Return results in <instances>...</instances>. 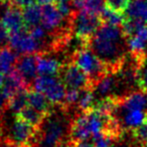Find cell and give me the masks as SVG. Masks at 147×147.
<instances>
[{"instance_id": "obj_29", "label": "cell", "mask_w": 147, "mask_h": 147, "mask_svg": "<svg viewBox=\"0 0 147 147\" xmlns=\"http://www.w3.org/2000/svg\"><path fill=\"white\" fill-rule=\"evenodd\" d=\"M28 31L33 38H35L37 41H39V42H41V43H43V39L47 37V32H49L41 24L30 27V28H28Z\"/></svg>"}, {"instance_id": "obj_23", "label": "cell", "mask_w": 147, "mask_h": 147, "mask_svg": "<svg viewBox=\"0 0 147 147\" xmlns=\"http://www.w3.org/2000/svg\"><path fill=\"white\" fill-rule=\"evenodd\" d=\"M100 17L102 19V22L105 24L116 25V26H121L125 19V14L111 9L110 7L104 5L102 11L100 13Z\"/></svg>"}, {"instance_id": "obj_15", "label": "cell", "mask_w": 147, "mask_h": 147, "mask_svg": "<svg viewBox=\"0 0 147 147\" xmlns=\"http://www.w3.org/2000/svg\"><path fill=\"white\" fill-rule=\"evenodd\" d=\"M120 118H117L124 130L131 131L141 125L147 119V112L142 110H133L122 113Z\"/></svg>"}, {"instance_id": "obj_24", "label": "cell", "mask_w": 147, "mask_h": 147, "mask_svg": "<svg viewBox=\"0 0 147 147\" xmlns=\"http://www.w3.org/2000/svg\"><path fill=\"white\" fill-rule=\"evenodd\" d=\"M96 100L97 99H96V95L94 93V90H92V89L82 90L81 97L79 99L77 107L80 110V112H86V111H89L94 108Z\"/></svg>"}, {"instance_id": "obj_33", "label": "cell", "mask_w": 147, "mask_h": 147, "mask_svg": "<svg viewBox=\"0 0 147 147\" xmlns=\"http://www.w3.org/2000/svg\"><path fill=\"white\" fill-rule=\"evenodd\" d=\"M7 98L5 97L2 89L0 88V115L2 114L5 110L7 109Z\"/></svg>"}, {"instance_id": "obj_38", "label": "cell", "mask_w": 147, "mask_h": 147, "mask_svg": "<svg viewBox=\"0 0 147 147\" xmlns=\"http://www.w3.org/2000/svg\"><path fill=\"white\" fill-rule=\"evenodd\" d=\"M4 80H5V76L3 75V74L0 73V88H2L3 83H4Z\"/></svg>"}, {"instance_id": "obj_20", "label": "cell", "mask_w": 147, "mask_h": 147, "mask_svg": "<svg viewBox=\"0 0 147 147\" xmlns=\"http://www.w3.org/2000/svg\"><path fill=\"white\" fill-rule=\"evenodd\" d=\"M22 14L27 28L36 26L41 23V8L35 2L26 5L22 8Z\"/></svg>"}, {"instance_id": "obj_19", "label": "cell", "mask_w": 147, "mask_h": 147, "mask_svg": "<svg viewBox=\"0 0 147 147\" xmlns=\"http://www.w3.org/2000/svg\"><path fill=\"white\" fill-rule=\"evenodd\" d=\"M15 115L37 129L41 126L45 117H47V114H43V113L35 110L34 108L28 106V105L25 108H23L20 112H18Z\"/></svg>"}, {"instance_id": "obj_41", "label": "cell", "mask_w": 147, "mask_h": 147, "mask_svg": "<svg viewBox=\"0 0 147 147\" xmlns=\"http://www.w3.org/2000/svg\"><path fill=\"white\" fill-rule=\"evenodd\" d=\"M85 2H86V0H85Z\"/></svg>"}, {"instance_id": "obj_6", "label": "cell", "mask_w": 147, "mask_h": 147, "mask_svg": "<svg viewBox=\"0 0 147 147\" xmlns=\"http://www.w3.org/2000/svg\"><path fill=\"white\" fill-rule=\"evenodd\" d=\"M61 74V79L67 89H78V90L92 89L94 90V86L91 83L89 77L87 76V74L83 69H81L76 63L71 61L65 63Z\"/></svg>"}, {"instance_id": "obj_27", "label": "cell", "mask_w": 147, "mask_h": 147, "mask_svg": "<svg viewBox=\"0 0 147 147\" xmlns=\"http://www.w3.org/2000/svg\"><path fill=\"white\" fill-rule=\"evenodd\" d=\"M82 90L78 89H67V93L65 96V101H63V107L65 109H69L71 107L76 106L79 102V99L81 97Z\"/></svg>"}, {"instance_id": "obj_22", "label": "cell", "mask_w": 147, "mask_h": 147, "mask_svg": "<svg viewBox=\"0 0 147 147\" xmlns=\"http://www.w3.org/2000/svg\"><path fill=\"white\" fill-rule=\"evenodd\" d=\"M28 105V90L19 91L7 101V109L13 111L15 114L20 112Z\"/></svg>"}, {"instance_id": "obj_13", "label": "cell", "mask_w": 147, "mask_h": 147, "mask_svg": "<svg viewBox=\"0 0 147 147\" xmlns=\"http://www.w3.org/2000/svg\"><path fill=\"white\" fill-rule=\"evenodd\" d=\"M1 89H2L5 97L8 100L10 97L18 93L19 91L29 90L31 88L25 82V80L20 75V73L14 67L12 71H9L7 75H5V80Z\"/></svg>"}, {"instance_id": "obj_18", "label": "cell", "mask_w": 147, "mask_h": 147, "mask_svg": "<svg viewBox=\"0 0 147 147\" xmlns=\"http://www.w3.org/2000/svg\"><path fill=\"white\" fill-rule=\"evenodd\" d=\"M14 51L9 45L0 47V73L3 75H7L15 67L18 57Z\"/></svg>"}, {"instance_id": "obj_21", "label": "cell", "mask_w": 147, "mask_h": 147, "mask_svg": "<svg viewBox=\"0 0 147 147\" xmlns=\"http://www.w3.org/2000/svg\"><path fill=\"white\" fill-rule=\"evenodd\" d=\"M125 16L139 19L147 23V0H131Z\"/></svg>"}, {"instance_id": "obj_4", "label": "cell", "mask_w": 147, "mask_h": 147, "mask_svg": "<svg viewBox=\"0 0 147 147\" xmlns=\"http://www.w3.org/2000/svg\"><path fill=\"white\" fill-rule=\"evenodd\" d=\"M69 21L73 33L80 40L82 45H89L95 33L103 24L100 15L86 9L75 10Z\"/></svg>"}, {"instance_id": "obj_39", "label": "cell", "mask_w": 147, "mask_h": 147, "mask_svg": "<svg viewBox=\"0 0 147 147\" xmlns=\"http://www.w3.org/2000/svg\"><path fill=\"white\" fill-rule=\"evenodd\" d=\"M61 147H73V146H71V145L69 144V142H67V143H65V145H63V146H61Z\"/></svg>"}, {"instance_id": "obj_8", "label": "cell", "mask_w": 147, "mask_h": 147, "mask_svg": "<svg viewBox=\"0 0 147 147\" xmlns=\"http://www.w3.org/2000/svg\"><path fill=\"white\" fill-rule=\"evenodd\" d=\"M8 45L11 49L21 55H30V53H40L42 43L33 38L29 33L28 29H25L10 34Z\"/></svg>"}, {"instance_id": "obj_3", "label": "cell", "mask_w": 147, "mask_h": 147, "mask_svg": "<svg viewBox=\"0 0 147 147\" xmlns=\"http://www.w3.org/2000/svg\"><path fill=\"white\" fill-rule=\"evenodd\" d=\"M71 61L76 63L87 74L94 89L97 83L109 74L107 65L88 45H81L80 49L74 51L71 57Z\"/></svg>"}, {"instance_id": "obj_32", "label": "cell", "mask_w": 147, "mask_h": 147, "mask_svg": "<svg viewBox=\"0 0 147 147\" xmlns=\"http://www.w3.org/2000/svg\"><path fill=\"white\" fill-rule=\"evenodd\" d=\"M9 36H10V33L9 31L3 26L2 23H0V43L5 42V41H8Z\"/></svg>"}, {"instance_id": "obj_16", "label": "cell", "mask_w": 147, "mask_h": 147, "mask_svg": "<svg viewBox=\"0 0 147 147\" xmlns=\"http://www.w3.org/2000/svg\"><path fill=\"white\" fill-rule=\"evenodd\" d=\"M28 106L47 115L53 111V107L55 105L51 104V101L43 94L31 88L28 90Z\"/></svg>"}, {"instance_id": "obj_2", "label": "cell", "mask_w": 147, "mask_h": 147, "mask_svg": "<svg viewBox=\"0 0 147 147\" xmlns=\"http://www.w3.org/2000/svg\"><path fill=\"white\" fill-rule=\"evenodd\" d=\"M67 109L59 106V111H51L37 129L33 147H61L69 141L71 123L67 124Z\"/></svg>"}, {"instance_id": "obj_36", "label": "cell", "mask_w": 147, "mask_h": 147, "mask_svg": "<svg viewBox=\"0 0 147 147\" xmlns=\"http://www.w3.org/2000/svg\"><path fill=\"white\" fill-rule=\"evenodd\" d=\"M35 3H37L38 5L41 6H45V5H49V4H55L57 2V0H34Z\"/></svg>"}, {"instance_id": "obj_14", "label": "cell", "mask_w": 147, "mask_h": 147, "mask_svg": "<svg viewBox=\"0 0 147 147\" xmlns=\"http://www.w3.org/2000/svg\"><path fill=\"white\" fill-rule=\"evenodd\" d=\"M63 65L49 57L47 53H37V74L39 76H59Z\"/></svg>"}, {"instance_id": "obj_7", "label": "cell", "mask_w": 147, "mask_h": 147, "mask_svg": "<svg viewBox=\"0 0 147 147\" xmlns=\"http://www.w3.org/2000/svg\"><path fill=\"white\" fill-rule=\"evenodd\" d=\"M36 132L37 128L31 126L15 115L9 130V135L6 138L10 139L18 145H31L33 147Z\"/></svg>"}, {"instance_id": "obj_9", "label": "cell", "mask_w": 147, "mask_h": 147, "mask_svg": "<svg viewBox=\"0 0 147 147\" xmlns=\"http://www.w3.org/2000/svg\"><path fill=\"white\" fill-rule=\"evenodd\" d=\"M41 23L40 24L47 29L49 32H55V34L65 31H71V29H61V25L63 24V19L65 18L59 9L57 8V4L45 5L41 8Z\"/></svg>"}, {"instance_id": "obj_30", "label": "cell", "mask_w": 147, "mask_h": 147, "mask_svg": "<svg viewBox=\"0 0 147 147\" xmlns=\"http://www.w3.org/2000/svg\"><path fill=\"white\" fill-rule=\"evenodd\" d=\"M137 85L140 90L147 92V67L142 65L137 71Z\"/></svg>"}, {"instance_id": "obj_35", "label": "cell", "mask_w": 147, "mask_h": 147, "mask_svg": "<svg viewBox=\"0 0 147 147\" xmlns=\"http://www.w3.org/2000/svg\"><path fill=\"white\" fill-rule=\"evenodd\" d=\"M111 147H133V145L131 144V143H129V142H124V141H121V139H120V140H118L117 142H115Z\"/></svg>"}, {"instance_id": "obj_11", "label": "cell", "mask_w": 147, "mask_h": 147, "mask_svg": "<svg viewBox=\"0 0 147 147\" xmlns=\"http://www.w3.org/2000/svg\"><path fill=\"white\" fill-rule=\"evenodd\" d=\"M0 23H2L10 34L28 29L24 22L22 8L12 4L8 5L2 17L0 18Z\"/></svg>"}, {"instance_id": "obj_1", "label": "cell", "mask_w": 147, "mask_h": 147, "mask_svg": "<svg viewBox=\"0 0 147 147\" xmlns=\"http://www.w3.org/2000/svg\"><path fill=\"white\" fill-rule=\"evenodd\" d=\"M88 47L107 65L109 73L118 74L123 69L128 45L121 26L103 23Z\"/></svg>"}, {"instance_id": "obj_40", "label": "cell", "mask_w": 147, "mask_h": 147, "mask_svg": "<svg viewBox=\"0 0 147 147\" xmlns=\"http://www.w3.org/2000/svg\"><path fill=\"white\" fill-rule=\"evenodd\" d=\"M57 1H63V2H71V0H57Z\"/></svg>"}, {"instance_id": "obj_25", "label": "cell", "mask_w": 147, "mask_h": 147, "mask_svg": "<svg viewBox=\"0 0 147 147\" xmlns=\"http://www.w3.org/2000/svg\"><path fill=\"white\" fill-rule=\"evenodd\" d=\"M145 25H147V23L144 22V21L135 18H129V17L125 16L124 21L121 25V28H122L125 36L129 38L132 35H134L138 30H140L142 27H144Z\"/></svg>"}, {"instance_id": "obj_12", "label": "cell", "mask_w": 147, "mask_h": 147, "mask_svg": "<svg viewBox=\"0 0 147 147\" xmlns=\"http://www.w3.org/2000/svg\"><path fill=\"white\" fill-rule=\"evenodd\" d=\"M15 69L20 73L28 86L32 88V84L36 79L35 76L37 74V53L22 55L19 57Z\"/></svg>"}, {"instance_id": "obj_26", "label": "cell", "mask_w": 147, "mask_h": 147, "mask_svg": "<svg viewBox=\"0 0 147 147\" xmlns=\"http://www.w3.org/2000/svg\"><path fill=\"white\" fill-rule=\"evenodd\" d=\"M130 132L133 139L137 143L142 145L143 147H147V119L142 124L131 130Z\"/></svg>"}, {"instance_id": "obj_37", "label": "cell", "mask_w": 147, "mask_h": 147, "mask_svg": "<svg viewBox=\"0 0 147 147\" xmlns=\"http://www.w3.org/2000/svg\"><path fill=\"white\" fill-rule=\"evenodd\" d=\"M67 142H69V141H67ZM69 144H71V143H69ZM71 145L73 147H96L93 143L87 142V141H85V142H81V143H77V144H71Z\"/></svg>"}, {"instance_id": "obj_34", "label": "cell", "mask_w": 147, "mask_h": 147, "mask_svg": "<svg viewBox=\"0 0 147 147\" xmlns=\"http://www.w3.org/2000/svg\"><path fill=\"white\" fill-rule=\"evenodd\" d=\"M32 2H35V1L34 0H11L10 4L18 6V7H20V8H23L24 6H26V5L30 4V3H32Z\"/></svg>"}, {"instance_id": "obj_10", "label": "cell", "mask_w": 147, "mask_h": 147, "mask_svg": "<svg viewBox=\"0 0 147 147\" xmlns=\"http://www.w3.org/2000/svg\"><path fill=\"white\" fill-rule=\"evenodd\" d=\"M133 110H142L147 112V92L140 90L129 93L125 96H120L118 109L114 115Z\"/></svg>"}, {"instance_id": "obj_17", "label": "cell", "mask_w": 147, "mask_h": 147, "mask_svg": "<svg viewBox=\"0 0 147 147\" xmlns=\"http://www.w3.org/2000/svg\"><path fill=\"white\" fill-rule=\"evenodd\" d=\"M115 76H116V74L109 73L97 83V85L95 86L94 89L96 99L97 97H99L101 99L108 96H113L112 93L114 92L115 88L117 86V79Z\"/></svg>"}, {"instance_id": "obj_28", "label": "cell", "mask_w": 147, "mask_h": 147, "mask_svg": "<svg viewBox=\"0 0 147 147\" xmlns=\"http://www.w3.org/2000/svg\"><path fill=\"white\" fill-rule=\"evenodd\" d=\"M131 0H105V5L111 9L125 14Z\"/></svg>"}, {"instance_id": "obj_31", "label": "cell", "mask_w": 147, "mask_h": 147, "mask_svg": "<svg viewBox=\"0 0 147 147\" xmlns=\"http://www.w3.org/2000/svg\"><path fill=\"white\" fill-rule=\"evenodd\" d=\"M0 147H32L31 145H18L15 142L11 141L10 139L3 137L0 138Z\"/></svg>"}, {"instance_id": "obj_5", "label": "cell", "mask_w": 147, "mask_h": 147, "mask_svg": "<svg viewBox=\"0 0 147 147\" xmlns=\"http://www.w3.org/2000/svg\"><path fill=\"white\" fill-rule=\"evenodd\" d=\"M34 90L43 94L55 106H63L67 87L59 76H38L32 84Z\"/></svg>"}]
</instances>
